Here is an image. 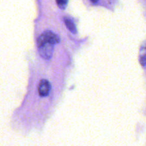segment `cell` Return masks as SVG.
<instances>
[{"mask_svg": "<svg viewBox=\"0 0 146 146\" xmlns=\"http://www.w3.org/2000/svg\"><path fill=\"white\" fill-rule=\"evenodd\" d=\"M64 20L67 29H68L71 32H72L73 34H76L77 30L76 28L75 24L74 23V21H73L71 19L68 18V17H65V18L64 19Z\"/></svg>", "mask_w": 146, "mask_h": 146, "instance_id": "277c9868", "label": "cell"}, {"mask_svg": "<svg viewBox=\"0 0 146 146\" xmlns=\"http://www.w3.org/2000/svg\"><path fill=\"white\" fill-rule=\"evenodd\" d=\"M56 2L61 9H65L68 4V0H56Z\"/></svg>", "mask_w": 146, "mask_h": 146, "instance_id": "8992f818", "label": "cell"}, {"mask_svg": "<svg viewBox=\"0 0 146 146\" xmlns=\"http://www.w3.org/2000/svg\"><path fill=\"white\" fill-rule=\"evenodd\" d=\"M54 46L50 43H44L41 45L38 46L40 56L45 60L51 59L54 54Z\"/></svg>", "mask_w": 146, "mask_h": 146, "instance_id": "7a4b0ae2", "label": "cell"}, {"mask_svg": "<svg viewBox=\"0 0 146 146\" xmlns=\"http://www.w3.org/2000/svg\"><path fill=\"white\" fill-rule=\"evenodd\" d=\"M60 41V38L53 31L47 30L44 31L41 36L37 39V45L40 46L44 43H50V44L55 45L58 44Z\"/></svg>", "mask_w": 146, "mask_h": 146, "instance_id": "6da1fadb", "label": "cell"}, {"mask_svg": "<svg viewBox=\"0 0 146 146\" xmlns=\"http://www.w3.org/2000/svg\"><path fill=\"white\" fill-rule=\"evenodd\" d=\"M90 1L92 3H94V4H96V3L98 2V0H90Z\"/></svg>", "mask_w": 146, "mask_h": 146, "instance_id": "52a82bcc", "label": "cell"}, {"mask_svg": "<svg viewBox=\"0 0 146 146\" xmlns=\"http://www.w3.org/2000/svg\"><path fill=\"white\" fill-rule=\"evenodd\" d=\"M140 63L143 66H146V43L141 46V53H140Z\"/></svg>", "mask_w": 146, "mask_h": 146, "instance_id": "5b68a950", "label": "cell"}, {"mask_svg": "<svg viewBox=\"0 0 146 146\" xmlns=\"http://www.w3.org/2000/svg\"><path fill=\"white\" fill-rule=\"evenodd\" d=\"M51 90V84L46 79H42L38 86V94L41 97H46L48 95Z\"/></svg>", "mask_w": 146, "mask_h": 146, "instance_id": "3957f363", "label": "cell"}]
</instances>
